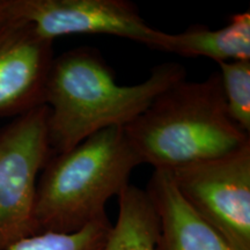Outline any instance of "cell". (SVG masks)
Segmentation results:
<instances>
[{
	"mask_svg": "<svg viewBox=\"0 0 250 250\" xmlns=\"http://www.w3.org/2000/svg\"><path fill=\"white\" fill-rule=\"evenodd\" d=\"M183 79L182 65L165 62L153 67L143 83L123 86L99 50H67L54 58L45 83L52 155L73 148L101 130L126 126L159 94Z\"/></svg>",
	"mask_w": 250,
	"mask_h": 250,
	"instance_id": "6da1fadb",
	"label": "cell"
},
{
	"mask_svg": "<svg viewBox=\"0 0 250 250\" xmlns=\"http://www.w3.org/2000/svg\"><path fill=\"white\" fill-rule=\"evenodd\" d=\"M124 130L143 164L154 170L220 158L250 143L228 114L219 72L174 83Z\"/></svg>",
	"mask_w": 250,
	"mask_h": 250,
	"instance_id": "7a4b0ae2",
	"label": "cell"
},
{
	"mask_svg": "<svg viewBox=\"0 0 250 250\" xmlns=\"http://www.w3.org/2000/svg\"><path fill=\"white\" fill-rule=\"evenodd\" d=\"M143 161L124 127H108L73 148L54 154L37 181V234L73 233L107 215L105 205L120 196Z\"/></svg>",
	"mask_w": 250,
	"mask_h": 250,
	"instance_id": "3957f363",
	"label": "cell"
},
{
	"mask_svg": "<svg viewBox=\"0 0 250 250\" xmlns=\"http://www.w3.org/2000/svg\"><path fill=\"white\" fill-rule=\"evenodd\" d=\"M45 104L0 127V250L37 234L36 189L51 158Z\"/></svg>",
	"mask_w": 250,
	"mask_h": 250,
	"instance_id": "277c9868",
	"label": "cell"
},
{
	"mask_svg": "<svg viewBox=\"0 0 250 250\" xmlns=\"http://www.w3.org/2000/svg\"><path fill=\"white\" fill-rule=\"evenodd\" d=\"M170 174L184 201L233 250H250V143Z\"/></svg>",
	"mask_w": 250,
	"mask_h": 250,
	"instance_id": "5b68a950",
	"label": "cell"
},
{
	"mask_svg": "<svg viewBox=\"0 0 250 250\" xmlns=\"http://www.w3.org/2000/svg\"><path fill=\"white\" fill-rule=\"evenodd\" d=\"M15 20L30 23L37 35L57 37L102 34L158 49L161 30L144 20L129 0H14Z\"/></svg>",
	"mask_w": 250,
	"mask_h": 250,
	"instance_id": "8992f818",
	"label": "cell"
},
{
	"mask_svg": "<svg viewBox=\"0 0 250 250\" xmlns=\"http://www.w3.org/2000/svg\"><path fill=\"white\" fill-rule=\"evenodd\" d=\"M54 42L30 23L14 20L0 28V116H21L44 104Z\"/></svg>",
	"mask_w": 250,
	"mask_h": 250,
	"instance_id": "52a82bcc",
	"label": "cell"
},
{
	"mask_svg": "<svg viewBox=\"0 0 250 250\" xmlns=\"http://www.w3.org/2000/svg\"><path fill=\"white\" fill-rule=\"evenodd\" d=\"M146 191L159 218L156 250H233L184 201L170 171H153Z\"/></svg>",
	"mask_w": 250,
	"mask_h": 250,
	"instance_id": "ba28073f",
	"label": "cell"
},
{
	"mask_svg": "<svg viewBox=\"0 0 250 250\" xmlns=\"http://www.w3.org/2000/svg\"><path fill=\"white\" fill-rule=\"evenodd\" d=\"M156 50L182 57H206L218 64L250 59V12L233 14L219 29L197 24L177 34L162 31Z\"/></svg>",
	"mask_w": 250,
	"mask_h": 250,
	"instance_id": "9c48e42d",
	"label": "cell"
},
{
	"mask_svg": "<svg viewBox=\"0 0 250 250\" xmlns=\"http://www.w3.org/2000/svg\"><path fill=\"white\" fill-rule=\"evenodd\" d=\"M118 203L117 221L102 250H156L159 218L147 191L129 186Z\"/></svg>",
	"mask_w": 250,
	"mask_h": 250,
	"instance_id": "30bf717a",
	"label": "cell"
},
{
	"mask_svg": "<svg viewBox=\"0 0 250 250\" xmlns=\"http://www.w3.org/2000/svg\"><path fill=\"white\" fill-rule=\"evenodd\" d=\"M112 225L108 215L73 233L44 232L20 240L6 250H102Z\"/></svg>",
	"mask_w": 250,
	"mask_h": 250,
	"instance_id": "8fae6325",
	"label": "cell"
},
{
	"mask_svg": "<svg viewBox=\"0 0 250 250\" xmlns=\"http://www.w3.org/2000/svg\"><path fill=\"white\" fill-rule=\"evenodd\" d=\"M218 65L228 114L237 126L250 134V59Z\"/></svg>",
	"mask_w": 250,
	"mask_h": 250,
	"instance_id": "7c38bea8",
	"label": "cell"
},
{
	"mask_svg": "<svg viewBox=\"0 0 250 250\" xmlns=\"http://www.w3.org/2000/svg\"><path fill=\"white\" fill-rule=\"evenodd\" d=\"M13 1L14 0H0V28L15 20Z\"/></svg>",
	"mask_w": 250,
	"mask_h": 250,
	"instance_id": "4fadbf2b",
	"label": "cell"
}]
</instances>
